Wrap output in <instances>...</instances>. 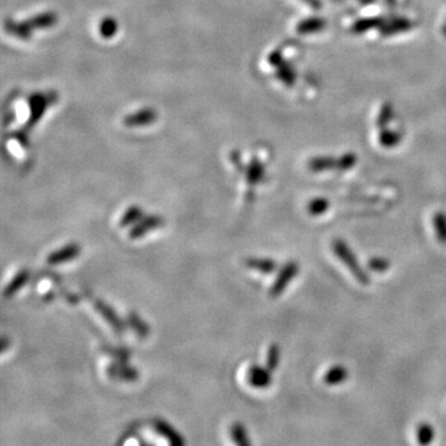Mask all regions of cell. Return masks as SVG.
Wrapping results in <instances>:
<instances>
[{
  "label": "cell",
  "instance_id": "1",
  "mask_svg": "<svg viewBox=\"0 0 446 446\" xmlns=\"http://www.w3.org/2000/svg\"><path fill=\"white\" fill-rule=\"evenodd\" d=\"M333 251L360 284L368 285L371 283L370 274L361 265L358 259L356 258L355 253L352 252L347 243L342 239H335L333 243Z\"/></svg>",
  "mask_w": 446,
  "mask_h": 446
},
{
  "label": "cell",
  "instance_id": "2",
  "mask_svg": "<svg viewBox=\"0 0 446 446\" xmlns=\"http://www.w3.org/2000/svg\"><path fill=\"white\" fill-rule=\"evenodd\" d=\"M299 273V264L291 260L288 263L283 265V268L280 269L279 273L275 278L274 283L272 285L269 294L273 298H278L284 293L285 289L288 288V285L291 284L293 279L295 278L296 274Z\"/></svg>",
  "mask_w": 446,
  "mask_h": 446
},
{
  "label": "cell",
  "instance_id": "3",
  "mask_svg": "<svg viewBox=\"0 0 446 446\" xmlns=\"http://www.w3.org/2000/svg\"><path fill=\"white\" fill-rule=\"evenodd\" d=\"M93 307L96 309V312L104 319V321L111 325L114 333H118V335H122L124 333L125 325H124L123 320L117 315V312H114L112 307L108 305L107 302H104L101 299H95Z\"/></svg>",
  "mask_w": 446,
  "mask_h": 446
},
{
  "label": "cell",
  "instance_id": "4",
  "mask_svg": "<svg viewBox=\"0 0 446 446\" xmlns=\"http://www.w3.org/2000/svg\"><path fill=\"white\" fill-rule=\"evenodd\" d=\"M162 225H164V220H162V216H143L135 225H133V228H130V239H139L141 237L146 236L148 232L153 231Z\"/></svg>",
  "mask_w": 446,
  "mask_h": 446
},
{
  "label": "cell",
  "instance_id": "5",
  "mask_svg": "<svg viewBox=\"0 0 446 446\" xmlns=\"http://www.w3.org/2000/svg\"><path fill=\"white\" fill-rule=\"evenodd\" d=\"M109 378L117 381L134 382L139 378V373L133 367L127 365V361H116L107 367Z\"/></svg>",
  "mask_w": 446,
  "mask_h": 446
},
{
  "label": "cell",
  "instance_id": "6",
  "mask_svg": "<svg viewBox=\"0 0 446 446\" xmlns=\"http://www.w3.org/2000/svg\"><path fill=\"white\" fill-rule=\"evenodd\" d=\"M247 379L252 387L265 389L272 384V371L267 365H252L248 370Z\"/></svg>",
  "mask_w": 446,
  "mask_h": 446
},
{
  "label": "cell",
  "instance_id": "7",
  "mask_svg": "<svg viewBox=\"0 0 446 446\" xmlns=\"http://www.w3.org/2000/svg\"><path fill=\"white\" fill-rule=\"evenodd\" d=\"M80 253H81V247L77 243H70V244H66L55 252L50 253L46 258V262L51 265L66 263V262L74 260Z\"/></svg>",
  "mask_w": 446,
  "mask_h": 446
},
{
  "label": "cell",
  "instance_id": "8",
  "mask_svg": "<svg viewBox=\"0 0 446 446\" xmlns=\"http://www.w3.org/2000/svg\"><path fill=\"white\" fill-rule=\"evenodd\" d=\"M349 370L342 365H335L325 372L323 375V383H326L328 386H339L341 383L349 379Z\"/></svg>",
  "mask_w": 446,
  "mask_h": 446
},
{
  "label": "cell",
  "instance_id": "9",
  "mask_svg": "<svg viewBox=\"0 0 446 446\" xmlns=\"http://www.w3.org/2000/svg\"><path fill=\"white\" fill-rule=\"evenodd\" d=\"M246 265L248 268L263 273V274H272L278 269V264L270 258H248L246 259Z\"/></svg>",
  "mask_w": 446,
  "mask_h": 446
},
{
  "label": "cell",
  "instance_id": "10",
  "mask_svg": "<svg viewBox=\"0 0 446 446\" xmlns=\"http://www.w3.org/2000/svg\"><path fill=\"white\" fill-rule=\"evenodd\" d=\"M154 428H155L156 431H158L160 435L164 436L172 445H183V438H181V435L179 434L176 430L172 428V425L167 424V423L162 421V420H156L155 423H154Z\"/></svg>",
  "mask_w": 446,
  "mask_h": 446
},
{
  "label": "cell",
  "instance_id": "11",
  "mask_svg": "<svg viewBox=\"0 0 446 446\" xmlns=\"http://www.w3.org/2000/svg\"><path fill=\"white\" fill-rule=\"evenodd\" d=\"M29 277H30V274H29V270H27V269H22L20 272H18L17 274L14 275V278L8 283L6 289L3 291L4 298H11V296L15 295L18 291H20L22 286L27 284Z\"/></svg>",
  "mask_w": 446,
  "mask_h": 446
},
{
  "label": "cell",
  "instance_id": "12",
  "mask_svg": "<svg viewBox=\"0 0 446 446\" xmlns=\"http://www.w3.org/2000/svg\"><path fill=\"white\" fill-rule=\"evenodd\" d=\"M127 317H128L127 320H128L130 328H132L138 336H140L141 339H144V337H146V336L151 333V328H149L146 321H144L137 312H130Z\"/></svg>",
  "mask_w": 446,
  "mask_h": 446
},
{
  "label": "cell",
  "instance_id": "13",
  "mask_svg": "<svg viewBox=\"0 0 446 446\" xmlns=\"http://www.w3.org/2000/svg\"><path fill=\"white\" fill-rule=\"evenodd\" d=\"M143 217V210L140 206H130L127 209V211L124 212L122 218L119 221V227L120 228H125V227L132 226L135 225L138 221Z\"/></svg>",
  "mask_w": 446,
  "mask_h": 446
},
{
  "label": "cell",
  "instance_id": "14",
  "mask_svg": "<svg viewBox=\"0 0 446 446\" xmlns=\"http://www.w3.org/2000/svg\"><path fill=\"white\" fill-rule=\"evenodd\" d=\"M433 226L438 241L441 244H446V214L436 212L435 215L433 216Z\"/></svg>",
  "mask_w": 446,
  "mask_h": 446
},
{
  "label": "cell",
  "instance_id": "15",
  "mask_svg": "<svg viewBox=\"0 0 446 446\" xmlns=\"http://www.w3.org/2000/svg\"><path fill=\"white\" fill-rule=\"evenodd\" d=\"M435 431L429 423H420L417 429V440L420 445H429L431 441L434 440Z\"/></svg>",
  "mask_w": 446,
  "mask_h": 446
},
{
  "label": "cell",
  "instance_id": "16",
  "mask_svg": "<svg viewBox=\"0 0 446 446\" xmlns=\"http://www.w3.org/2000/svg\"><path fill=\"white\" fill-rule=\"evenodd\" d=\"M280 347L279 344H272L269 346L268 351H267V360H265V365L268 367L269 370L272 372H274L275 370H278L280 363Z\"/></svg>",
  "mask_w": 446,
  "mask_h": 446
},
{
  "label": "cell",
  "instance_id": "17",
  "mask_svg": "<svg viewBox=\"0 0 446 446\" xmlns=\"http://www.w3.org/2000/svg\"><path fill=\"white\" fill-rule=\"evenodd\" d=\"M232 439L235 440L236 444L241 446H249L251 445V440L248 438L247 431L246 428L243 426L241 423H235L232 425L231 428Z\"/></svg>",
  "mask_w": 446,
  "mask_h": 446
},
{
  "label": "cell",
  "instance_id": "18",
  "mask_svg": "<svg viewBox=\"0 0 446 446\" xmlns=\"http://www.w3.org/2000/svg\"><path fill=\"white\" fill-rule=\"evenodd\" d=\"M330 202L325 199H315L310 201V204L307 206V211L312 216H321L328 210Z\"/></svg>",
  "mask_w": 446,
  "mask_h": 446
},
{
  "label": "cell",
  "instance_id": "19",
  "mask_svg": "<svg viewBox=\"0 0 446 446\" xmlns=\"http://www.w3.org/2000/svg\"><path fill=\"white\" fill-rule=\"evenodd\" d=\"M391 267V262L387 258L382 257H373L368 260V269L376 273H384Z\"/></svg>",
  "mask_w": 446,
  "mask_h": 446
},
{
  "label": "cell",
  "instance_id": "20",
  "mask_svg": "<svg viewBox=\"0 0 446 446\" xmlns=\"http://www.w3.org/2000/svg\"><path fill=\"white\" fill-rule=\"evenodd\" d=\"M263 176V167L258 162H253L247 172V180L249 183H257Z\"/></svg>",
  "mask_w": 446,
  "mask_h": 446
},
{
  "label": "cell",
  "instance_id": "21",
  "mask_svg": "<svg viewBox=\"0 0 446 446\" xmlns=\"http://www.w3.org/2000/svg\"><path fill=\"white\" fill-rule=\"evenodd\" d=\"M108 354H113L114 357L116 358H118V361H127L130 358V352L128 349H107Z\"/></svg>",
  "mask_w": 446,
  "mask_h": 446
}]
</instances>
